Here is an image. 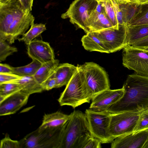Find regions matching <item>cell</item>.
<instances>
[{
	"mask_svg": "<svg viewBox=\"0 0 148 148\" xmlns=\"http://www.w3.org/2000/svg\"><path fill=\"white\" fill-rule=\"evenodd\" d=\"M31 12H26L20 0H10L0 4V40L14 43L34 22Z\"/></svg>",
	"mask_w": 148,
	"mask_h": 148,
	"instance_id": "cell-1",
	"label": "cell"
},
{
	"mask_svg": "<svg viewBox=\"0 0 148 148\" xmlns=\"http://www.w3.org/2000/svg\"><path fill=\"white\" fill-rule=\"evenodd\" d=\"M122 97L107 112L114 114L139 112L148 109V76L136 73L129 75L123 87Z\"/></svg>",
	"mask_w": 148,
	"mask_h": 148,
	"instance_id": "cell-2",
	"label": "cell"
},
{
	"mask_svg": "<svg viewBox=\"0 0 148 148\" xmlns=\"http://www.w3.org/2000/svg\"><path fill=\"white\" fill-rule=\"evenodd\" d=\"M62 127L59 148H82L91 134L85 113L74 110Z\"/></svg>",
	"mask_w": 148,
	"mask_h": 148,
	"instance_id": "cell-3",
	"label": "cell"
},
{
	"mask_svg": "<svg viewBox=\"0 0 148 148\" xmlns=\"http://www.w3.org/2000/svg\"><path fill=\"white\" fill-rule=\"evenodd\" d=\"M77 66L92 99L99 93L110 89L108 74L99 65L90 62Z\"/></svg>",
	"mask_w": 148,
	"mask_h": 148,
	"instance_id": "cell-4",
	"label": "cell"
},
{
	"mask_svg": "<svg viewBox=\"0 0 148 148\" xmlns=\"http://www.w3.org/2000/svg\"><path fill=\"white\" fill-rule=\"evenodd\" d=\"M91 100L77 67V71L61 94L58 101L61 106H69L75 108L84 103H89Z\"/></svg>",
	"mask_w": 148,
	"mask_h": 148,
	"instance_id": "cell-5",
	"label": "cell"
},
{
	"mask_svg": "<svg viewBox=\"0 0 148 148\" xmlns=\"http://www.w3.org/2000/svg\"><path fill=\"white\" fill-rule=\"evenodd\" d=\"M90 134L102 143H111L114 139L109 133L111 114L108 112H98L90 109L85 112Z\"/></svg>",
	"mask_w": 148,
	"mask_h": 148,
	"instance_id": "cell-6",
	"label": "cell"
},
{
	"mask_svg": "<svg viewBox=\"0 0 148 148\" xmlns=\"http://www.w3.org/2000/svg\"><path fill=\"white\" fill-rule=\"evenodd\" d=\"M98 3L96 0H75L61 17L63 19L69 18L72 23L76 25L86 33L88 32L87 27L88 20Z\"/></svg>",
	"mask_w": 148,
	"mask_h": 148,
	"instance_id": "cell-7",
	"label": "cell"
},
{
	"mask_svg": "<svg viewBox=\"0 0 148 148\" xmlns=\"http://www.w3.org/2000/svg\"><path fill=\"white\" fill-rule=\"evenodd\" d=\"M122 64L136 73L148 76V49L127 45L122 53Z\"/></svg>",
	"mask_w": 148,
	"mask_h": 148,
	"instance_id": "cell-8",
	"label": "cell"
},
{
	"mask_svg": "<svg viewBox=\"0 0 148 148\" xmlns=\"http://www.w3.org/2000/svg\"><path fill=\"white\" fill-rule=\"evenodd\" d=\"M141 112L111 114L109 128L110 135L114 139L120 136L134 132Z\"/></svg>",
	"mask_w": 148,
	"mask_h": 148,
	"instance_id": "cell-9",
	"label": "cell"
},
{
	"mask_svg": "<svg viewBox=\"0 0 148 148\" xmlns=\"http://www.w3.org/2000/svg\"><path fill=\"white\" fill-rule=\"evenodd\" d=\"M127 25H119L118 29L111 28L94 32L103 41L110 53L124 49L127 41Z\"/></svg>",
	"mask_w": 148,
	"mask_h": 148,
	"instance_id": "cell-10",
	"label": "cell"
},
{
	"mask_svg": "<svg viewBox=\"0 0 148 148\" xmlns=\"http://www.w3.org/2000/svg\"><path fill=\"white\" fill-rule=\"evenodd\" d=\"M124 90L121 88L104 90L99 93L92 99L89 109L98 112H107L109 108L123 96Z\"/></svg>",
	"mask_w": 148,
	"mask_h": 148,
	"instance_id": "cell-11",
	"label": "cell"
},
{
	"mask_svg": "<svg viewBox=\"0 0 148 148\" xmlns=\"http://www.w3.org/2000/svg\"><path fill=\"white\" fill-rule=\"evenodd\" d=\"M148 139V128L134 132L115 138L111 148H143Z\"/></svg>",
	"mask_w": 148,
	"mask_h": 148,
	"instance_id": "cell-12",
	"label": "cell"
},
{
	"mask_svg": "<svg viewBox=\"0 0 148 148\" xmlns=\"http://www.w3.org/2000/svg\"><path fill=\"white\" fill-rule=\"evenodd\" d=\"M27 53L32 60L42 64L55 59L54 51L49 43L41 40L34 39L27 47Z\"/></svg>",
	"mask_w": 148,
	"mask_h": 148,
	"instance_id": "cell-13",
	"label": "cell"
},
{
	"mask_svg": "<svg viewBox=\"0 0 148 148\" xmlns=\"http://www.w3.org/2000/svg\"><path fill=\"white\" fill-rule=\"evenodd\" d=\"M30 95L21 91L6 98L0 102V116L16 113L27 103Z\"/></svg>",
	"mask_w": 148,
	"mask_h": 148,
	"instance_id": "cell-14",
	"label": "cell"
},
{
	"mask_svg": "<svg viewBox=\"0 0 148 148\" xmlns=\"http://www.w3.org/2000/svg\"><path fill=\"white\" fill-rule=\"evenodd\" d=\"M71 113L69 114L60 111L48 114L43 116L42 123L38 127L41 129L54 130L62 127L71 118Z\"/></svg>",
	"mask_w": 148,
	"mask_h": 148,
	"instance_id": "cell-15",
	"label": "cell"
},
{
	"mask_svg": "<svg viewBox=\"0 0 148 148\" xmlns=\"http://www.w3.org/2000/svg\"><path fill=\"white\" fill-rule=\"evenodd\" d=\"M95 9L92 12L88 20L87 27L88 32H95L108 28H115L106 12H98Z\"/></svg>",
	"mask_w": 148,
	"mask_h": 148,
	"instance_id": "cell-16",
	"label": "cell"
},
{
	"mask_svg": "<svg viewBox=\"0 0 148 148\" xmlns=\"http://www.w3.org/2000/svg\"><path fill=\"white\" fill-rule=\"evenodd\" d=\"M77 69V66L68 63L59 64L54 73L57 82L56 88L66 86Z\"/></svg>",
	"mask_w": 148,
	"mask_h": 148,
	"instance_id": "cell-17",
	"label": "cell"
},
{
	"mask_svg": "<svg viewBox=\"0 0 148 148\" xmlns=\"http://www.w3.org/2000/svg\"><path fill=\"white\" fill-rule=\"evenodd\" d=\"M81 41L83 46L86 50L110 53L102 40L94 32L86 33L82 37Z\"/></svg>",
	"mask_w": 148,
	"mask_h": 148,
	"instance_id": "cell-18",
	"label": "cell"
},
{
	"mask_svg": "<svg viewBox=\"0 0 148 148\" xmlns=\"http://www.w3.org/2000/svg\"><path fill=\"white\" fill-rule=\"evenodd\" d=\"M10 82L18 84L21 88V91L30 95L44 90L41 84L36 81L34 76H21L18 79Z\"/></svg>",
	"mask_w": 148,
	"mask_h": 148,
	"instance_id": "cell-19",
	"label": "cell"
},
{
	"mask_svg": "<svg viewBox=\"0 0 148 148\" xmlns=\"http://www.w3.org/2000/svg\"><path fill=\"white\" fill-rule=\"evenodd\" d=\"M148 36V25L127 26V41L131 45L137 41Z\"/></svg>",
	"mask_w": 148,
	"mask_h": 148,
	"instance_id": "cell-20",
	"label": "cell"
},
{
	"mask_svg": "<svg viewBox=\"0 0 148 148\" xmlns=\"http://www.w3.org/2000/svg\"><path fill=\"white\" fill-rule=\"evenodd\" d=\"M59 60L54 59L42 64L34 77L41 84L53 74L59 64Z\"/></svg>",
	"mask_w": 148,
	"mask_h": 148,
	"instance_id": "cell-21",
	"label": "cell"
},
{
	"mask_svg": "<svg viewBox=\"0 0 148 148\" xmlns=\"http://www.w3.org/2000/svg\"><path fill=\"white\" fill-rule=\"evenodd\" d=\"M148 25V1L138 5L127 26Z\"/></svg>",
	"mask_w": 148,
	"mask_h": 148,
	"instance_id": "cell-22",
	"label": "cell"
},
{
	"mask_svg": "<svg viewBox=\"0 0 148 148\" xmlns=\"http://www.w3.org/2000/svg\"><path fill=\"white\" fill-rule=\"evenodd\" d=\"M39 62L32 60L29 64L23 66L13 67L14 74L21 76H34L41 66Z\"/></svg>",
	"mask_w": 148,
	"mask_h": 148,
	"instance_id": "cell-23",
	"label": "cell"
},
{
	"mask_svg": "<svg viewBox=\"0 0 148 148\" xmlns=\"http://www.w3.org/2000/svg\"><path fill=\"white\" fill-rule=\"evenodd\" d=\"M46 29L45 24H34L33 22L31 25L29 29L23 34L21 38H18V40L19 41L23 42L27 45L34 39Z\"/></svg>",
	"mask_w": 148,
	"mask_h": 148,
	"instance_id": "cell-24",
	"label": "cell"
},
{
	"mask_svg": "<svg viewBox=\"0 0 148 148\" xmlns=\"http://www.w3.org/2000/svg\"><path fill=\"white\" fill-rule=\"evenodd\" d=\"M21 90L20 86L15 83L8 82L0 84V102Z\"/></svg>",
	"mask_w": 148,
	"mask_h": 148,
	"instance_id": "cell-25",
	"label": "cell"
},
{
	"mask_svg": "<svg viewBox=\"0 0 148 148\" xmlns=\"http://www.w3.org/2000/svg\"><path fill=\"white\" fill-rule=\"evenodd\" d=\"M18 51L16 48L11 46L5 42L0 40V61H5L6 58Z\"/></svg>",
	"mask_w": 148,
	"mask_h": 148,
	"instance_id": "cell-26",
	"label": "cell"
},
{
	"mask_svg": "<svg viewBox=\"0 0 148 148\" xmlns=\"http://www.w3.org/2000/svg\"><path fill=\"white\" fill-rule=\"evenodd\" d=\"M106 15L113 26L117 29L119 28V24L116 14L112 4L108 0L103 2Z\"/></svg>",
	"mask_w": 148,
	"mask_h": 148,
	"instance_id": "cell-27",
	"label": "cell"
},
{
	"mask_svg": "<svg viewBox=\"0 0 148 148\" xmlns=\"http://www.w3.org/2000/svg\"><path fill=\"white\" fill-rule=\"evenodd\" d=\"M148 128V109L142 111L134 132Z\"/></svg>",
	"mask_w": 148,
	"mask_h": 148,
	"instance_id": "cell-28",
	"label": "cell"
},
{
	"mask_svg": "<svg viewBox=\"0 0 148 148\" xmlns=\"http://www.w3.org/2000/svg\"><path fill=\"white\" fill-rule=\"evenodd\" d=\"M0 148H20L19 141L12 139L7 135L1 141Z\"/></svg>",
	"mask_w": 148,
	"mask_h": 148,
	"instance_id": "cell-29",
	"label": "cell"
},
{
	"mask_svg": "<svg viewBox=\"0 0 148 148\" xmlns=\"http://www.w3.org/2000/svg\"><path fill=\"white\" fill-rule=\"evenodd\" d=\"M101 141L91 134L85 140L82 148H100L101 147Z\"/></svg>",
	"mask_w": 148,
	"mask_h": 148,
	"instance_id": "cell-30",
	"label": "cell"
},
{
	"mask_svg": "<svg viewBox=\"0 0 148 148\" xmlns=\"http://www.w3.org/2000/svg\"><path fill=\"white\" fill-rule=\"evenodd\" d=\"M110 1L114 10L119 25H126L125 23L123 13L119 5L117 4L114 0Z\"/></svg>",
	"mask_w": 148,
	"mask_h": 148,
	"instance_id": "cell-31",
	"label": "cell"
},
{
	"mask_svg": "<svg viewBox=\"0 0 148 148\" xmlns=\"http://www.w3.org/2000/svg\"><path fill=\"white\" fill-rule=\"evenodd\" d=\"M40 84L43 90H49L56 88L57 82L54 73L52 74Z\"/></svg>",
	"mask_w": 148,
	"mask_h": 148,
	"instance_id": "cell-32",
	"label": "cell"
},
{
	"mask_svg": "<svg viewBox=\"0 0 148 148\" xmlns=\"http://www.w3.org/2000/svg\"><path fill=\"white\" fill-rule=\"evenodd\" d=\"M21 77V76L14 73H0V84L14 81Z\"/></svg>",
	"mask_w": 148,
	"mask_h": 148,
	"instance_id": "cell-33",
	"label": "cell"
},
{
	"mask_svg": "<svg viewBox=\"0 0 148 148\" xmlns=\"http://www.w3.org/2000/svg\"><path fill=\"white\" fill-rule=\"evenodd\" d=\"M131 45L135 47L148 49V36L139 40Z\"/></svg>",
	"mask_w": 148,
	"mask_h": 148,
	"instance_id": "cell-34",
	"label": "cell"
},
{
	"mask_svg": "<svg viewBox=\"0 0 148 148\" xmlns=\"http://www.w3.org/2000/svg\"><path fill=\"white\" fill-rule=\"evenodd\" d=\"M0 73L14 74L12 67L7 64L0 63Z\"/></svg>",
	"mask_w": 148,
	"mask_h": 148,
	"instance_id": "cell-35",
	"label": "cell"
},
{
	"mask_svg": "<svg viewBox=\"0 0 148 148\" xmlns=\"http://www.w3.org/2000/svg\"><path fill=\"white\" fill-rule=\"evenodd\" d=\"M21 2L27 12H30L32 10L33 0H20Z\"/></svg>",
	"mask_w": 148,
	"mask_h": 148,
	"instance_id": "cell-36",
	"label": "cell"
},
{
	"mask_svg": "<svg viewBox=\"0 0 148 148\" xmlns=\"http://www.w3.org/2000/svg\"><path fill=\"white\" fill-rule=\"evenodd\" d=\"M119 5L126 4L127 3H132L130 0H114Z\"/></svg>",
	"mask_w": 148,
	"mask_h": 148,
	"instance_id": "cell-37",
	"label": "cell"
},
{
	"mask_svg": "<svg viewBox=\"0 0 148 148\" xmlns=\"http://www.w3.org/2000/svg\"><path fill=\"white\" fill-rule=\"evenodd\" d=\"M10 0H0V4H3L7 3Z\"/></svg>",
	"mask_w": 148,
	"mask_h": 148,
	"instance_id": "cell-38",
	"label": "cell"
},
{
	"mask_svg": "<svg viewBox=\"0 0 148 148\" xmlns=\"http://www.w3.org/2000/svg\"><path fill=\"white\" fill-rule=\"evenodd\" d=\"M143 148H148V139L144 145Z\"/></svg>",
	"mask_w": 148,
	"mask_h": 148,
	"instance_id": "cell-39",
	"label": "cell"
},
{
	"mask_svg": "<svg viewBox=\"0 0 148 148\" xmlns=\"http://www.w3.org/2000/svg\"><path fill=\"white\" fill-rule=\"evenodd\" d=\"M108 0H96L98 3L100 2L105 1Z\"/></svg>",
	"mask_w": 148,
	"mask_h": 148,
	"instance_id": "cell-40",
	"label": "cell"
},
{
	"mask_svg": "<svg viewBox=\"0 0 148 148\" xmlns=\"http://www.w3.org/2000/svg\"><path fill=\"white\" fill-rule=\"evenodd\" d=\"M141 0V1H143L144 2H146L148 1V0Z\"/></svg>",
	"mask_w": 148,
	"mask_h": 148,
	"instance_id": "cell-41",
	"label": "cell"
}]
</instances>
